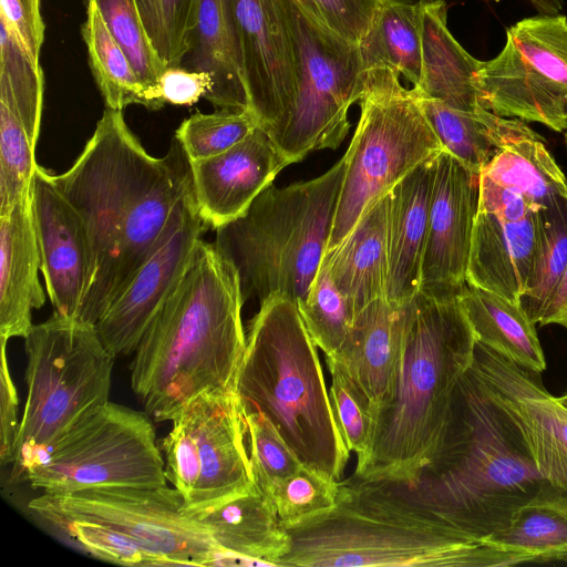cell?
<instances>
[{
	"label": "cell",
	"instance_id": "obj_1",
	"mask_svg": "<svg viewBox=\"0 0 567 567\" xmlns=\"http://www.w3.org/2000/svg\"><path fill=\"white\" fill-rule=\"evenodd\" d=\"M51 176L90 237L94 275L78 319L96 324L151 255L173 207L192 187L190 162L175 136L163 157L152 156L123 112L106 107L73 165Z\"/></svg>",
	"mask_w": 567,
	"mask_h": 567
},
{
	"label": "cell",
	"instance_id": "obj_2",
	"mask_svg": "<svg viewBox=\"0 0 567 567\" xmlns=\"http://www.w3.org/2000/svg\"><path fill=\"white\" fill-rule=\"evenodd\" d=\"M244 302L235 267L199 239L128 367L132 390L154 422L172 421L208 389H236L246 348Z\"/></svg>",
	"mask_w": 567,
	"mask_h": 567
},
{
	"label": "cell",
	"instance_id": "obj_3",
	"mask_svg": "<svg viewBox=\"0 0 567 567\" xmlns=\"http://www.w3.org/2000/svg\"><path fill=\"white\" fill-rule=\"evenodd\" d=\"M390 484L461 533L486 539L543 497L565 496L537 470L511 421L470 368L460 379L441 442L409 484Z\"/></svg>",
	"mask_w": 567,
	"mask_h": 567
},
{
	"label": "cell",
	"instance_id": "obj_4",
	"mask_svg": "<svg viewBox=\"0 0 567 567\" xmlns=\"http://www.w3.org/2000/svg\"><path fill=\"white\" fill-rule=\"evenodd\" d=\"M476 341L460 293L420 288L405 302L396 374L373 414L369 451L357 461L352 476L393 484L414 481L441 442Z\"/></svg>",
	"mask_w": 567,
	"mask_h": 567
},
{
	"label": "cell",
	"instance_id": "obj_5",
	"mask_svg": "<svg viewBox=\"0 0 567 567\" xmlns=\"http://www.w3.org/2000/svg\"><path fill=\"white\" fill-rule=\"evenodd\" d=\"M280 567H497L533 563L523 553L470 537L384 482H340L334 507L285 527Z\"/></svg>",
	"mask_w": 567,
	"mask_h": 567
},
{
	"label": "cell",
	"instance_id": "obj_6",
	"mask_svg": "<svg viewBox=\"0 0 567 567\" xmlns=\"http://www.w3.org/2000/svg\"><path fill=\"white\" fill-rule=\"evenodd\" d=\"M297 303L272 296L246 333L236 392L245 412H261L310 468L340 481L349 460L323 371Z\"/></svg>",
	"mask_w": 567,
	"mask_h": 567
},
{
	"label": "cell",
	"instance_id": "obj_7",
	"mask_svg": "<svg viewBox=\"0 0 567 567\" xmlns=\"http://www.w3.org/2000/svg\"><path fill=\"white\" fill-rule=\"evenodd\" d=\"M346 171L342 156L320 176L270 184L238 218L216 229L215 246L235 267L244 300H306L329 241Z\"/></svg>",
	"mask_w": 567,
	"mask_h": 567
},
{
	"label": "cell",
	"instance_id": "obj_8",
	"mask_svg": "<svg viewBox=\"0 0 567 567\" xmlns=\"http://www.w3.org/2000/svg\"><path fill=\"white\" fill-rule=\"evenodd\" d=\"M27 399L12 478L24 477L39 455L109 402L115 357L95 324L56 312L24 338Z\"/></svg>",
	"mask_w": 567,
	"mask_h": 567
},
{
	"label": "cell",
	"instance_id": "obj_9",
	"mask_svg": "<svg viewBox=\"0 0 567 567\" xmlns=\"http://www.w3.org/2000/svg\"><path fill=\"white\" fill-rule=\"evenodd\" d=\"M389 68L367 70L361 114L344 153L346 171L326 251L339 245L362 214L422 163L444 148L419 95Z\"/></svg>",
	"mask_w": 567,
	"mask_h": 567
},
{
	"label": "cell",
	"instance_id": "obj_10",
	"mask_svg": "<svg viewBox=\"0 0 567 567\" xmlns=\"http://www.w3.org/2000/svg\"><path fill=\"white\" fill-rule=\"evenodd\" d=\"M23 478L44 493L167 482L151 416L110 401L50 444Z\"/></svg>",
	"mask_w": 567,
	"mask_h": 567
},
{
	"label": "cell",
	"instance_id": "obj_11",
	"mask_svg": "<svg viewBox=\"0 0 567 567\" xmlns=\"http://www.w3.org/2000/svg\"><path fill=\"white\" fill-rule=\"evenodd\" d=\"M298 83L288 122L275 146L290 164L313 151L337 148L348 135V113L364 92L359 44L331 32L298 0H289Z\"/></svg>",
	"mask_w": 567,
	"mask_h": 567
},
{
	"label": "cell",
	"instance_id": "obj_12",
	"mask_svg": "<svg viewBox=\"0 0 567 567\" xmlns=\"http://www.w3.org/2000/svg\"><path fill=\"white\" fill-rule=\"evenodd\" d=\"M165 474L185 511L219 504L255 484L247 423L234 390L208 389L186 403L159 443Z\"/></svg>",
	"mask_w": 567,
	"mask_h": 567
},
{
	"label": "cell",
	"instance_id": "obj_13",
	"mask_svg": "<svg viewBox=\"0 0 567 567\" xmlns=\"http://www.w3.org/2000/svg\"><path fill=\"white\" fill-rule=\"evenodd\" d=\"M28 508L42 520L62 516L104 525L136 542L165 566L230 565L207 527L185 511L179 491L167 485L43 492Z\"/></svg>",
	"mask_w": 567,
	"mask_h": 567
},
{
	"label": "cell",
	"instance_id": "obj_14",
	"mask_svg": "<svg viewBox=\"0 0 567 567\" xmlns=\"http://www.w3.org/2000/svg\"><path fill=\"white\" fill-rule=\"evenodd\" d=\"M481 107L567 130V17L539 13L506 31L502 51L475 75Z\"/></svg>",
	"mask_w": 567,
	"mask_h": 567
},
{
	"label": "cell",
	"instance_id": "obj_15",
	"mask_svg": "<svg viewBox=\"0 0 567 567\" xmlns=\"http://www.w3.org/2000/svg\"><path fill=\"white\" fill-rule=\"evenodd\" d=\"M208 228L190 187L173 207L151 255L95 324L100 339L115 358L134 353Z\"/></svg>",
	"mask_w": 567,
	"mask_h": 567
},
{
	"label": "cell",
	"instance_id": "obj_16",
	"mask_svg": "<svg viewBox=\"0 0 567 567\" xmlns=\"http://www.w3.org/2000/svg\"><path fill=\"white\" fill-rule=\"evenodd\" d=\"M249 110L275 144L290 116L298 58L289 0H233Z\"/></svg>",
	"mask_w": 567,
	"mask_h": 567
},
{
	"label": "cell",
	"instance_id": "obj_17",
	"mask_svg": "<svg viewBox=\"0 0 567 567\" xmlns=\"http://www.w3.org/2000/svg\"><path fill=\"white\" fill-rule=\"evenodd\" d=\"M471 369L522 437L539 473L567 496V409L540 374L476 341Z\"/></svg>",
	"mask_w": 567,
	"mask_h": 567
},
{
	"label": "cell",
	"instance_id": "obj_18",
	"mask_svg": "<svg viewBox=\"0 0 567 567\" xmlns=\"http://www.w3.org/2000/svg\"><path fill=\"white\" fill-rule=\"evenodd\" d=\"M44 78L38 61L0 19V197L29 194L43 110Z\"/></svg>",
	"mask_w": 567,
	"mask_h": 567
},
{
	"label": "cell",
	"instance_id": "obj_19",
	"mask_svg": "<svg viewBox=\"0 0 567 567\" xmlns=\"http://www.w3.org/2000/svg\"><path fill=\"white\" fill-rule=\"evenodd\" d=\"M51 173L38 165L30 190L40 269L54 312L78 319L93 280V251L81 216Z\"/></svg>",
	"mask_w": 567,
	"mask_h": 567
},
{
	"label": "cell",
	"instance_id": "obj_20",
	"mask_svg": "<svg viewBox=\"0 0 567 567\" xmlns=\"http://www.w3.org/2000/svg\"><path fill=\"white\" fill-rule=\"evenodd\" d=\"M480 174L447 151L435 158L420 288L460 293L466 284Z\"/></svg>",
	"mask_w": 567,
	"mask_h": 567
},
{
	"label": "cell",
	"instance_id": "obj_21",
	"mask_svg": "<svg viewBox=\"0 0 567 567\" xmlns=\"http://www.w3.org/2000/svg\"><path fill=\"white\" fill-rule=\"evenodd\" d=\"M289 164L259 126L225 152L192 161V188L200 218L215 230L238 218Z\"/></svg>",
	"mask_w": 567,
	"mask_h": 567
},
{
	"label": "cell",
	"instance_id": "obj_22",
	"mask_svg": "<svg viewBox=\"0 0 567 567\" xmlns=\"http://www.w3.org/2000/svg\"><path fill=\"white\" fill-rule=\"evenodd\" d=\"M538 212L519 219L477 212L466 284L518 303L538 248Z\"/></svg>",
	"mask_w": 567,
	"mask_h": 567
},
{
	"label": "cell",
	"instance_id": "obj_23",
	"mask_svg": "<svg viewBox=\"0 0 567 567\" xmlns=\"http://www.w3.org/2000/svg\"><path fill=\"white\" fill-rule=\"evenodd\" d=\"M435 158L389 192L386 299L392 303L404 305L421 286Z\"/></svg>",
	"mask_w": 567,
	"mask_h": 567
},
{
	"label": "cell",
	"instance_id": "obj_24",
	"mask_svg": "<svg viewBox=\"0 0 567 567\" xmlns=\"http://www.w3.org/2000/svg\"><path fill=\"white\" fill-rule=\"evenodd\" d=\"M207 527L229 564L279 566L290 545L270 497L257 485L188 513Z\"/></svg>",
	"mask_w": 567,
	"mask_h": 567
},
{
	"label": "cell",
	"instance_id": "obj_25",
	"mask_svg": "<svg viewBox=\"0 0 567 567\" xmlns=\"http://www.w3.org/2000/svg\"><path fill=\"white\" fill-rule=\"evenodd\" d=\"M404 327L405 303L379 298L359 312L347 341L333 357L368 402L372 417L394 381Z\"/></svg>",
	"mask_w": 567,
	"mask_h": 567
},
{
	"label": "cell",
	"instance_id": "obj_26",
	"mask_svg": "<svg viewBox=\"0 0 567 567\" xmlns=\"http://www.w3.org/2000/svg\"><path fill=\"white\" fill-rule=\"evenodd\" d=\"M30 196L0 214V338H25L45 302Z\"/></svg>",
	"mask_w": 567,
	"mask_h": 567
},
{
	"label": "cell",
	"instance_id": "obj_27",
	"mask_svg": "<svg viewBox=\"0 0 567 567\" xmlns=\"http://www.w3.org/2000/svg\"><path fill=\"white\" fill-rule=\"evenodd\" d=\"M182 66L208 72V97L217 110H249L244 58L233 0H200L189 50Z\"/></svg>",
	"mask_w": 567,
	"mask_h": 567
},
{
	"label": "cell",
	"instance_id": "obj_28",
	"mask_svg": "<svg viewBox=\"0 0 567 567\" xmlns=\"http://www.w3.org/2000/svg\"><path fill=\"white\" fill-rule=\"evenodd\" d=\"M389 192L362 214L350 234L326 251L321 260L354 318L372 301L386 298Z\"/></svg>",
	"mask_w": 567,
	"mask_h": 567
},
{
	"label": "cell",
	"instance_id": "obj_29",
	"mask_svg": "<svg viewBox=\"0 0 567 567\" xmlns=\"http://www.w3.org/2000/svg\"><path fill=\"white\" fill-rule=\"evenodd\" d=\"M422 70L417 95L446 105L475 112L481 107L475 75L481 61L472 56L447 28V8L443 0H421Z\"/></svg>",
	"mask_w": 567,
	"mask_h": 567
},
{
	"label": "cell",
	"instance_id": "obj_30",
	"mask_svg": "<svg viewBox=\"0 0 567 567\" xmlns=\"http://www.w3.org/2000/svg\"><path fill=\"white\" fill-rule=\"evenodd\" d=\"M419 99L443 148L477 174L507 146L543 138L518 118L503 117L485 109L465 112L437 100L420 95Z\"/></svg>",
	"mask_w": 567,
	"mask_h": 567
},
{
	"label": "cell",
	"instance_id": "obj_31",
	"mask_svg": "<svg viewBox=\"0 0 567 567\" xmlns=\"http://www.w3.org/2000/svg\"><path fill=\"white\" fill-rule=\"evenodd\" d=\"M460 300L480 343L522 368L545 371L535 323L518 303L468 284L461 290Z\"/></svg>",
	"mask_w": 567,
	"mask_h": 567
},
{
	"label": "cell",
	"instance_id": "obj_32",
	"mask_svg": "<svg viewBox=\"0 0 567 567\" xmlns=\"http://www.w3.org/2000/svg\"><path fill=\"white\" fill-rule=\"evenodd\" d=\"M360 49L367 70L389 68L417 85L422 70L421 0H383Z\"/></svg>",
	"mask_w": 567,
	"mask_h": 567
},
{
	"label": "cell",
	"instance_id": "obj_33",
	"mask_svg": "<svg viewBox=\"0 0 567 567\" xmlns=\"http://www.w3.org/2000/svg\"><path fill=\"white\" fill-rule=\"evenodd\" d=\"M481 175L523 196L536 210L553 208L567 198V178L544 138L507 146Z\"/></svg>",
	"mask_w": 567,
	"mask_h": 567
},
{
	"label": "cell",
	"instance_id": "obj_34",
	"mask_svg": "<svg viewBox=\"0 0 567 567\" xmlns=\"http://www.w3.org/2000/svg\"><path fill=\"white\" fill-rule=\"evenodd\" d=\"M487 540L528 555L533 563H567V497H543L519 508Z\"/></svg>",
	"mask_w": 567,
	"mask_h": 567
},
{
	"label": "cell",
	"instance_id": "obj_35",
	"mask_svg": "<svg viewBox=\"0 0 567 567\" xmlns=\"http://www.w3.org/2000/svg\"><path fill=\"white\" fill-rule=\"evenodd\" d=\"M82 38L89 65L107 109L123 111L131 104L142 105L144 85L122 47L114 39L96 6L86 3Z\"/></svg>",
	"mask_w": 567,
	"mask_h": 567
},
{
	"label": "cell",
	"instance_id": "obj_36",
	"mask_svg": "<svg viewBox=\"0 0 567 567\" xmlns=\"http://www.w3.org/2000/svg\"><path fill=\"white\" fill-rule=\"evenodd\" d=\"M539 239L535 262L518 305L538 323L567 269V198L539 209Z\"/></svg>",
	"mask_w": 567,
	"mask_h": 567
},
{
	"label": "cell",
	"instance_id": "obj_37",
	"mask_svg": "<svg viewBox=\"0 0 567 567\" xmlns=\"http://www.w3.org/2000/svg\"><path fill=\"white\" fill-rule=\"evenodd\" d=\"M297 307L315 344L326 357H336L347 341L355 318L322 264L306 300Z\"/></svg>",
	"mask_w": 567,
	"mask_h": 567
},
{
	"label": "cell",
	"instance_id": "obj_38",
	"mask_svg": "<svg viewBox=\"0 0 567 567\" xmlns=\"http://www.w3.org/2000/svg\"><path fill=\"white\" fill-rule=\"evenodd\" d=\"M200 0H136L147 38L165 66L181 65L189 50Z\"/></svg>",
	"mask_w": 567,
	"mask_h": 567
},
{
	"label": "cell",
	"instance_id": "obj_39",
	"mask_svg": "<svg viewBox=\"0 0 567 567\" xmlns=\"http://www.w3.org/2000/svg\"><path fill=\"white\" fill-rule=\"evenodd\" d=\"M257 126L250 110L221 109L213 113L192 114L181 123L174 136L192 162L225 152Z\"/></svg>",
	"mask_w": 567,
	"mask_h": 567
},
{
	"label": "cell",
	"instance_id": "obj_40",
	"mask_svg": "<svg viewBox=\"0 0 567 567\" xmlns=\"http://www.w3.org/2000/svg\"><path fill=\"white\" fill-rule=\"evenodd\" d=\"M340 487L326 473L300 466L268 495L284 527L292 526L334 507Z\"/></svg>",
	"mask_w": 567,
	"mask_h": 567
},
{
	"label": "cell",
	"instance_id": "obj_41",
	"mask_svg": "<svg viewBox=\"0 0 567 567\" xmlns=\"http://www.w3.org/2000/svg\"><path fill=\"white\" fill-rule=\"evenodd\" d=\"M90 2L96 6L110 32L130 59L145 93L156 84L166 66L147 38L136 0H85V4Z\"/></svg>",
	"mask_w": 567,
	"mask_h": 567
},
{
	"label": "cell",
	"instance_id": "obj_42",
	"mask_svg": "<svg viewBox=\"0 0 567 567\" xmlns=\"http://www.w3.org/2000/svg\"><path fill=\"white\" fill-rule=\"evenodd\" d=\"M43 520L102 560L127 566H165L136 542L104 525L62 516Z\"/></svg>",
	"mask_w": 567,
	"mask_h": 567
},
{
	"label": "cell",
	"instance_id": "obj_43",
	"mask_svg": "<svg viewBox=\"0 0 567 567\" xmlns=\"http://www.w3.org/2000/svg\"><path fill=\"white\" fill-rule=\"evenodd\" d=\"M244 413L255 481L269 495L278 483L295 473L303 464L261 412L244 411Z\"/></svg>",
	"mask_w": 567,
	"mask_h": 567
},
{
	"label": "cell",
	"instance_id": "obj_44",
	"mask_svg": "<svg viewBox=\"0 0 567 567\" xmlns=\"http://www.w3.org/2000/svg\"><path fill=\"white\" fill-rule=\"evenodd\" d=\"M326 362L331 375L329 396L339 431L348 450L361 461L369 451L373 432L370 406L340 362L327 357Z\"/></svg>",
	"mask_w": 567,
	"mask_h": 567
},
{
	"label": "cell",
	"instance_id": "obj_45",
	"mask_svg": "<svg viewBox=\"0 0 567 567\" xmlns=\"http://www.w3.org/2000/svg\"><path fill=\"white\" fill-rule=\"evenodd\" d=\"M321 24L355 43L367 37L383 0H298Z\"/></svg>",
	"mask_w": 567,
	"mask_h": 567
},
{
	"label": "cell",
	"instance_id": "obj_46",
	"mask_svg": "<svg viewBox=\"0 0 567 567\" xmlns=\"http://www.w3.org/2000/svg\"><path fill=\"white\" fill-rule=\"evenodd\" d=\"M213 79L208 72L193 71L182 65L166 66L156 84L144 93L143 106L151 111L165 104L193 105L199 99L208 100Z\"/></svg>",
	"mask_w": 567,
	"mask_h": 567
},
{
	"label": "cell",
	"instance_id": "obj_47",
	"mask_svg": "<svg viewBox=\"0 0 567 567\" xmlns=\"http://www.w3.org/2000/svg\"><path fill=\"white\" fill-rule=\"evenodd\" d=\"M7 342L8 339L0 338V458L3 465L13 462L20 425V421L18 420V392L10 373L7 357Z\"/></svg>",
	"mask_w": 567,
	"mask_h": 567
},
{
	"label": "cell",
	"instance_id": "obj_48",
	"mask_svg": "<svg viewBox=\"0 0 567 567\" xmlns=\"http://www.w3.org/2000/svg\"><path fill=\"white\" fill-rule=\"evenodd\" d=\"M477 212L519 219L536 209L520 195L503 187L480 174V198Z\"/></svg>",
	"mask_w": 567,
	"mask_h": 567
},
{
	"label": "cell",
	"instance_id": "obj_49",
	"mask_svg": "<svg viewBox=\"0 0 567 567\" xmlns=\"http://www.w3.org/2000/svg\"><path fill=\"white\" fill-rule=\"evenodd\" d=\"M538 324H557L567 330V269L545 308Z\"/></svg>",
	"mask_w": 567,
	"mask_h": 567
},
{
	"label": "cell",
	"instance_id": "obj_50",
	"mask_svg": "<svg viewBox=\"0 0 567 567\" xmlns=\"http://www.w3.org/2000/svg\"><path fill=\"white\" fill-rule=\"evenodd\" d=\"M24 8L32 25L42 35H44L45 27L41 14V0H18Z\"/></svg>",
	"mask_w": 567,
	"mask_h": 567
},
{
	"label": "cell",
	"instance_id": "obj_51",
	"mask_svg": "<svg viewBox=\"0 0 567 567\" xmlns=\"http://www.w3.org/2000/svg\"><path fill=\"white\" fill-rule=\"evenodd\" d=\"M539 13L556 14L563 9V0H527Z\"/></svg>",
	"mask_w": 567,
	"mask_h": 567
},
{
	"label": "cell",
	"instance_id": "obj_52",
	"mask_svg": "<svg viewBox=\"0 0 567 567\" xmlns=\"http://www.w3.org/2000/svg\"><path fill=\"white\" fill-rule=\"evenodd\" d=\"M558 401L567 409V391L563 395L558 396Z\"/></svg>",
	"mask_w": 567,
	"mask_h": 567
},
{
	"label": "cell",
	"instance_id": "obj_53",
	"mask_svg": "<svg viewBox=\"0 0 567 567\" xmlns=\"http://www.w3.org/2000/svg\"><path fill=\"white\" fill-rule=\"evenodd\" d=\"M564 141H565V144H566V146H567V132H566V133H565V135H564Z\"/></svg>",
	"mask_w": 567,
	"mask_h": 567
}]
</instances>
